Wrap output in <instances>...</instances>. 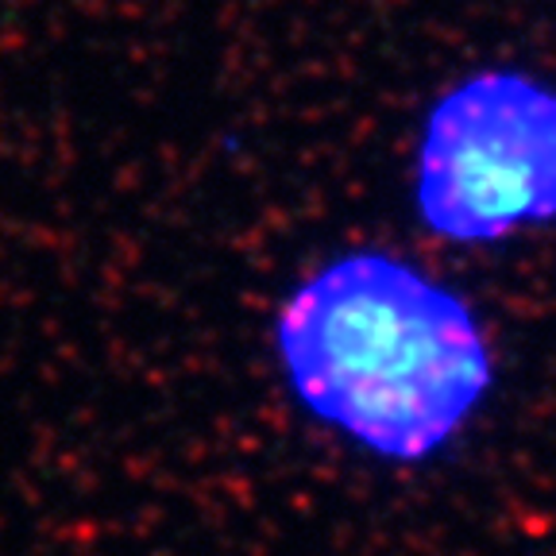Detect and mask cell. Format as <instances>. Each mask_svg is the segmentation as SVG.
<instances>
[{
	"label": "cell",
	"mask_w": 556,
	"mask_h": 556,
	"mask_svg": "<svg viewBox=\"0 0 556 556\" xmlns=\"http://www.w3.org/2000/svg\"><path fill=\"white\" fill-rule=\"evenodd\" d=\"M275 356L313 421L391 464L456 441L495 382L476 309L379 248L337 255L290 290Z\"/></svg>",
	"instance_id": "1"
},
{
	"label": "cell",
	"mask_w": 556,
	"mask_h": 556,
	"mask_svg": "<svg viewBox=\"0 0 556 556\" xmlns=\"http://www.w3.org/2000/svg\"><path fill=\"white\" fill-rule=\"evenodd\" d=\"M414 208L448 243H498L556 220V86L476 70L433 101L414 163Z\"/></svg>",
	"instance_id": "2"
}]
</instances>
